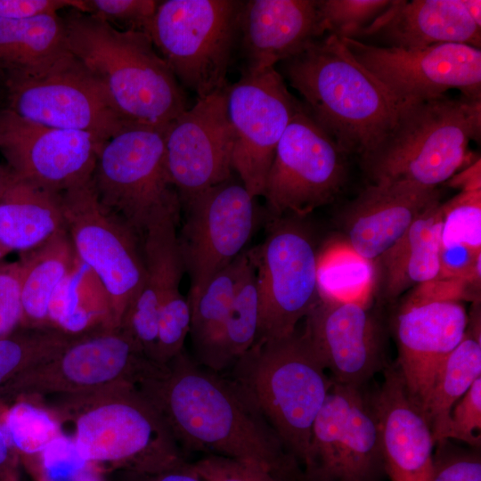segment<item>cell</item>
Wrapping results in <instances>:
<instances>
[{
	"label": "cell",
	"instance_id": "obj_8",
	"mask_svg": "<svg viewBox=\"0 0 481 481\" xmlns=\"http://www.w3.org/2000/svg\"><path fill=\"white\" fill-rule=\"evenodd\" d=\"M303 218L273 217L264 242L248 251L256 269L258 294L255 342L291 335L320 298L319 256Z\"/></svg>",
	"mask_w": 481,
	"mask_h": 481
},
{
	"label": "cell",
	"instance_id": "obj_1",
	"mask_svg": "<svg viewBox=\"0 0 481 481\" xmlns=\"http://www.w3.org/2000/svg\"><path fill=\"white\" fill-rule=\"evenodd\" d=\"M136 387L159 412L184 452H204L255 467L278 481H303L301 469L249 393L232 377L184 351Z\"/></svg>",
	"mask_w": 481,
	"mask_h": 481
},
{
	"label": "cell",
	"instance_id": "obj_4",
	"mask_svg": "<svg viewBox=\"0 0 481 481\" xmlns=\"http://www.w3.org/2000/svg\"><path fill=\"white\" fill-rule=\"evenodd\" d=\"M50 398L51 412L74 425L77 450L97 472L155 473L186 462L167 423L135 385Z\"/></svg>",
	"mask_w": 481,
	"mask_h": 481
},
{
	"label": "cell",
	"instance_id": "obj_39",
	"mask_svg": "<svg viewBox=\"0 0 481 481\" xmlns=\"http://www.w3.org/2000/svg\"><path fill=\"white\" fill-rule=\"evenodd\" d=\"M391 3V0H317L325 31L346 38H355Z\"/></svg>",
	"mask_w": 481,
	"mask_h": 481
},
{
	"label": "cell",
	"instance_id": "obj_49",
	"mask_svg": "<svg viewBox=\"0 0 481 481\" xmlns=\"http://www.w3.org/2000/svg\"><path fill=\"white\" fill-rule=\"evenodd\" d=\"M480 178V159H478L467 169L454 175L448 182L450 185L460 188L461 192L473 191L481 189Z\"/></svg>",
	"mask_w": 481,
	"mask_h": 481
},
{
	"label": "cell",
	"instance_id": "obj_20",
	"mask_svg": "<svg viewBox=\"0 0 481 481\" xmlns=\"http://www.w3.org/2000/svg\"><path fill=\"white\" fill-rule=\"evenodd\" d=\"M303 331L335 383L365 387L389 365L383 328L365 302L320 296Z\"/></svg>",
	"mask_w": 481,
	"mask_h": 481
},
{
	"label": "cell",
	"instance_id": "obj_2",
	"mask_svg": "<svg viewBox=\"0 0 481 481\" xmlns=\"http://www.w3.org/2000/svg\"><path fill=\"white\" fill-rule=\"evenodd\" d=\"M281 71L346 155L362 159L395 124L400 104L333 34L282 61Z\"/></svg>",
	"mask_w": 481,
	"mask_h": 481
},
{
	"label": "cell",
	"instance_id": "obj_3",
	"mask_svg": "<svg viewBox=\"0 0 481 481\" xmlns=\"http://www.w3.org/2000/svg\"><path fill=\"white\" fill-rule=\"evenodd\" d=\"M67 46L131 127H166L189 107L183 87L145 32L118 30L76 9L61 15Z\"/></svg>",
	"mask_w": 481,
	"mask_h": 481
},
{
	"label": "cell",
	"instance_id": "obj_42",
	"mask_svg": "<svg viewBox=\"0 0 481 481\" xmlns=\"http://www.w3.org/2000/svg\"><path fill=\"white\" fill-rule=\"evenodd\" d=\"M458 440L474 449L481 444V377L453 405L444 440Z\"/></svg>",
	"mask_w": 481,
	"mask_h": 481
},
{
	"label": "cell",
	"instance_id": "obj_50",
	"mask_svg": "<svg viewBox=\"0 0 481 481\" xmlns=\"http://www.w3.org/2000/svg\"><path fill=\"white\" fill-rule=\"evenodd\" d=\"M17 178L18 175L7 164L0 165V200Z\"/></svg>",
	"mask_w": 481,
	"mask_h": 481
},
{
	"label": "cell",
	"instance_id": "obj_51",
	"mask_svg": "<svg viewBox=\"0 0 481 481\" xmlns=\"http://www.w3.org/2000/svg\"><path fill=\"white\" fill-rule=\"evenodd\" d=\"M462 4L473 21L481 28V1L462 0Z\"/></svg>",
	"mask_w": 481,
	"mask_h": 481
},
{
	"label": "cell",
	"instance_id": "obj_46",
	"mask_svg": "<svg viewBox=\"0 0 481 481\" xmlns=\"http://www.w3.org/2000/svg\"><path fill=\"white\" fill-rule=\"evenodd\" d=\"M67 9L84 12V0H0V19H29Z\"/></svg>",
	"mask_w": 481,
	"mask_h": 481
},
{
	"label": "cell",
	"instance_id": "obj_18",
	"mask_svg": "<svg viewBox=\"0 0 481 481\" xmlns=\"http://www.w3.org/2000/svg\"><path fill=\"white\" fill-rule=\"evenodd\" d=\"M225 86L198 99L164 131L167 170L180 204L232 175Z\"/></svg>",
	"mask_w": 481,
	"mask_h": 481
},
{
	"label": "cell",
	"instance_id": "obj_12",
	"mask_svg": "<svg viewBox=\"0 0 481 481\" xmlns=\"http://www.w3.org/2000/svg\"><path fill=\"white\" fill-rule=\"evenodd\" d=\"M303 481H382L380 430L370 393L332 381L301 464Z\"/></svg>",
	"mask_w": 481,
	"mask_h": 481
},
{
	"label": "cell",
	"instance_id": "obj_41",
	"mask_svg": "<svg viewBox=\"0 0 481 481\" xmlns=\"http://www.w3.org/2000/svg\"><path fill=\"white\" fill-rule=\"evenodd\" d=\"M85 12L122 31L147 33L159 1L84 0Z\"/></svg>",
	"mask_w": 481,
	"mask_h": 481
},
{
	"label": "cell",
	"instance_id": "obj_36",
	"mask_svg": "<svg viewBox=\"0 0 481 481\" xmlns=\"http://www.w3.org/2000/svg\"><path fill=\"white\" fill-rule=\"evenodd\" d=\"M372 278L371 262L356 254L346 243L335 245L319 257L321 297L367 303Z\"/></svg>",
	"mask_w": 481,
	"mask_h": 481
},
{
	"label": "cell",
	"instance_id": "obj_40",
	"mask_svg": "<svg viewBox=\"0 0 481 481\" xmlns=\"http://www.w3.org/2000/svg\"><path fill=\"white\" fill-rule=\"evenodd\" d=\"M191 328V310L181 293L166 299L160 307L154 362L165 364L183 351Z\"/></svg>",
	"mask_w": 481,
	"mask_h": 481
},
{
	"label": "cell",
	"instance_id": "obj_14",
	"mask_svg": "<svg viewBox=\"0 0 481 481\" xmlns=\"http://www.w3.org/2000/svg\"><path fill=\"white\" fill-rule=\"evenodd\" d=\"M164 131L121 130L103 143L93 174L101 204L141 237L157 208L180 201L167 170Z\"/></svg>",
	"mask_w": 481,
	"mask_h": 481
},
{
	"label": "cell",
	"instance_id": "obj_16",
	"mask_svg": "<svg viewBox=\"0 0 481 481\" xmlns=\"http://www.w3.org/2000/svg\"><path fill=\"white\" fill-rule=\"evenodd\" d=\"M300 104L275 67L242 71L225 86L232 168L252 198L263 196L276 147Z\"/></svg>",
	"mask_w": 481,
	"mask_h": 481
},
{
	"label": "cell",
	"instance_id": "obj_54",
	"mask_svg": "<svg viewBox=\"0 0 481 481\" xmlns=\"http://www.w3.org/2000/svg\"><path fill=\"white\" fill-rule=\"evenodd\" d=\"M2 262H0V265H1Z\"/></svg>",
	"mask_w": 481,
	"mask_h": 481
},
{
	"label": "cell",
	"instance_id": "obj_34",
	"mask_svg": "<svg viewBox=\"0 0 481 481\" xmlns=\"http://www.w3.org/2000/svg\"><path fill=\"white\" fill-rule=\"evenodd\" d=\"M249 260L248 251L242 252L216 273L197 297L188 300L191 310L189 334L196 358L225 320Z\"/></svg>",
	"mask_w": 481,
	"mask_h": 481
},
{
	"label": "cell",
	"instance_id": "obj_6",
	"mask_svg": "<svg viewBox=\"0 0 481 481\" xmlns=\"http://www.w3.org/2000/svg\"><path fill=\"white\" fill-rule=\"evenodd\" d=\"M231 368L301 469L332 384L304 331L255 342Z\"/></svg>",
	"mask_w": 481,
	"mask_h": 481
},
{
	"label": "cell",
	"instance_id": "obj_5",
	"mask_svg": "<svg viewBox=\"0 0 481 481\" xmlns=\"http://www.w3.org/2000/svg\"><path fill=\"white\" fill-rule=\"evenodd\" d=\"M481 134V99L446 95L401 103L391 131L361 159L371 183L436 188L463 166Z\"/></svg>",
	"mask_w": 481,
	"mask_h": 481
},
{
	"label": "cell",
	"instance_id": "obj_29",
	"mask_svg": "<svg viewBox=\"0 0 481 481\" xmlns=\"http://www.w3.org/2000/svg\"><path fill=\"white\" fill-rule=\"evenodd\" d=\"M71 240L65 228L37 248L22 252L20 281V327L49 326L48 306L62 278L75 263Z\"/></svg>",
	"mask_w": 481,
	"mask_h": 481
},
{
	"label": "cell",
	"instance_id": "obj_10",
	"mask_svg": "<svg viewBox=\"0 0 481 481\" xmlns=\"http://www.w3.org/2000/svg\"><path fill=\"white\" fill-rule=\"evenodd\" d=\"M61 202L75 253L106 290L110 328L120 329L145 277L142 237L101 204L93 177L62 192Z\"/></svg>",
	"mask_w": 481,
	"mask_h": 481
},
{
	"label": "cell",
	"instance_id": "obj_22",
	"mask_svg": "<svg viewBox=\"0 0 481 481\" xmlns=\"http://www.w3.org/2000/svg\"><path fill=\"white\" fill-rule=\"evenodd\" d=\"M180 206V201L167 204L149 217L142 236L144 281L120 327L153 362L161 305L181 294L180 281L184 268L176 232Z\"/></svg>",
	"mask_w": 481,
	"mask_h": 481
},
{
	"label": "cell",
	"instance_id": "obj_30",
	"mask_svg": "<svg viewBox=\"0 0 481 481\" xmlns=\"http://www.w3.org/2000/svg\"><path fill=\"white\" fill-rule=\"evenodd\" d=\"M47 322L73 336L111 330L106 290L91 268L77 257L51 297Z\"/></svg>",
	"mask_w": 481,
	"mask_h": 481
},
{
	"label": "cell",
	"instance_id": "obj_52",
	"mask_svg": "<svg viewBox=\"0 0 481 481\" xmlns=\"http://www.w3.org/2000/svg\"><path fill=\"white\" fill-rule=\"evenodd\" d=\"M75 481H107L103 474L95 470L82 473Z\"/></svg>",
	"mask_w": 481,
	"mask_h": 481
},
{
	"label": "cell",
	"instance_id": "obj_13",
	"mask_svg": "<svg viewBox=\"0 0 481 481\" xmlns=\"http://www.w3.org/2000/svg\"><path fill=\"white\" fill-rule=\"evenodd\" d=\"M346 154L301 103L286 127L263 197L271 217H305L329 204L346 178Z\"/></svg>",
	"mask_w": 481,
	"mask_h": 481
},
{
	"label": "cell",
	"instance_id": "obj_48",
	"mask_svg": "<svg viewBox=\"0 0 481 481\" xmlns=\"http://www.w3.org/2000/svg\"><path fill=\"white\" fill-rule=\"evenodd\" d=\"M19 459L8 442L0 419V481H20Z\"/></svg>",
	"mask_w": 481,
	"mask_h": 481
},
{
	"label": "cell",
	"instance_id": "obj_33",
	"mask_svg": "<svg viewBox=\"0 0 481 481\" xmlns=\"http://www.w3.org/2000/svg\"><path fill=\"white\" fill-rule=\"evenodd\" d=\"M257 324V273L249 258L225 320L195 361L217 372L231 368L253 346Z\"/></svg>",
	"mask_w": 481,
	"mask_h": 481
},
{
	"label": "cell",
	"instance_id": "obj_28",
	"mask_svg": "<svg viewBox=\"0 0 481 481\" xmlns=\"http://www.w3.org/2000/svg\"><path fill=\"white\" fill-rule=\"evenodd\" d=\"M442 203H437L408 228L379 260L383 269L384 296L393 300L413 285L438 279L442 232Z\"/></svg>",
	"mask_w": 481,
	"mask_h": 481
},
{
	"label": "cell",
	"instance_id": "obj_38",
	"mask_svg": "<svg viewBox=\"0 0 481 481\" xmlns=\"http://www.w3.org/2000/svg\"><path fill=\"white\" fill-rule=\"evenodd\" d=\"M441 244L481 250V189L463 191L442 204Z\"/></svg>",
	"mask_w": 481,
	"mask_h": 481
},
{
	"label": "cell",
	"instance_id": "obj_17",
	"mask_svg": "<svg viewBox=\"0 0 481 481\" xmlns=\"http://www.w3.org/2000/svg\"><path fill=\"white\" fill-rule=\"evenodd\" d=\"M183 204L185 219L177 236L184 272L190 278L187 300H191L242 253L253 233L257 211L255 198L233 175Z\"/></svg>",
	"mask_w": 481,
	"mask_h": 481
},
{
	"label": "cell",
	"instance_id": "obj_23",
	"mask_svg": "<svg viewBox=\"0 0 481 481\" xmlns=\"http://www.w3.org/2000/svg\"><path fill=\"white\" fill-rule=\"evenodd\" d=\"M439 202L436 188L371 183L344 210L346 243L370 262L379 259L419 216Z\"/></svg>",
	"mask_w": 481,
	"mask_h": 481
},
{
	"label": "cell",
	"instance_id": "obj_9",
	"mask_svg": "<svg viewBox=\"0 0 481 481\" xmlns=\"http://www.w3.org/2000/svg\"><path fill=\"white\" fill-rule=\"evenodd\" d=\"M2 75L5 109L24 119L87 132L103 143L131 127L100 81L69 50L37 71Z\"/></svg>",
	"mask_w": 481,
	"mask_h": 481
},
{
	"label": "cell",
	"instance_id": "obj_15",
	"mask_svg": "<svg viewBox=\"0 0 481 481\" xmlns=\"http://www.w3.org/2000/svg\"><path fill=\"white\" fill-rule=\"evenodd\" d=\"M338 38L399 104L440 97L450 89L481 99L480 48L457 43L399 48Z\"/></svg>",
	"mask_w": 481,
	"mask_h": 481
},
{
	"label": "cell",
	"instance_id": "obj_11",
	"mask_svg": "<svg viewBox=\"0 0 481 481\" xmlns=\"http://www.w3.org/2000/svg\"><path fill=\"white\" fill-rule=\"evenodd\" d=\"M160 363L150 360L123 329L79 336L55 358L0 386V404L74 395L117 384L137 385Z\"/></svg>",
	"mask_w": 481,
	"mask_h": 481
},
{
	"label": "cell",
	"instance_id": "obj_47",
	"mask_svg": "<svg viewBox=\"0 0 481 481\" xmlns=\"http://www.w3.org/2000/svg\"><path fill=\"white\" fill-rule=\"evenodd\" d=\"M103 475L107 481H202L192 463L188 461L155 473L116 470Z\"/></svg>",
	"mask_w": 481,
	"mask_h": 481
},
{
	"label": "cell",
	"instance_id": "obj_43",
	"mask_svg": "<svg viewBox=\"0 0 481 481\" xmlns=\"http://www.w3.org/2000/svg\"><path fill=\"white\" fill-rule=\"evenodd\" d=\"M430 481H481V458L477 449L462 450L449 440L436 444Z\"/></svg>",
	"mask_w": 481,
	"mask_h": 481
},
{
	"label": "cell",
	"instance_id": "obj_26",
	"mask_svg": "<svg viewBox=\"0 0 481 481\" xmlns=\"http://www.w3.org/2000/svg\"><path fill=\"white\" fill-rule=\"evenodd\" d=\"M379 37L390 47L418 48L442 43L481 45V28L462 0H392L354 39Z\"/></svg>",
	"mask_w": 481,
	"mask_h": 481
},
{
	"label": "cell",
	"instance_id": "obj_35",
	"mask_svg": "<svg viewBox=\"0 0 481 481\" xmlns=\"http://www.w3.org/2000/svg\"><path fill=\"white\" fill-rule=\"evenodd\" d=\"M79 336L67 334L52 326H19L0 337V386L55 358Z\"/></svg>",
	"mask_w": 481,
	"mask_h": 481
},
{
	"label": "cell",
	"instance_id": "obj_53",
	"mask_svg": "<svg viewBox=\"0 0 481 481\" xmlns=\"http://www.w3.org/2000/svg\"><path fill=\"white\" fill-rule=\"evenodd\" d=\"M10 251L0 243V262Z\"/></svg>",
	"mask_w": 481,
	"mask_h": 481
},
{
	"label": "cell",
	"instance_id": "obj_25",
	"mask_svg": "<svg viewBox=\"0 0 481 481\" xmlns=\"http://www.w3.org/2000/svg\"><path fill=\"white\" fill-rule=\"evenodd\" d=\"M370 393L379 423L386 477L390 481H430L435 442L429 425L410 399L395 366L383 371Z\"/></svg>",
	"mask_w": 481,
	"mask_h": 481
},
{
	"label": "cell",
	"instance_id": "obj_32",
	"mask_svg": "<svg viewBox=\"0 0 481 481\" xmlns=\"http://www.w3.org/2000/svg\"><path fill=\"white\" fill-rule=\"evenodd\" d=\"M480 377L481 337L467 328L462 340L440 366L421 408L435 444L444 440L453 405Z\"/></svg>",
	"mask_w": 481,
	"mask_h": 481
},
{
	"label": "cell",
	"instance_id": "obj_31",
	"mask_svg": "<svg viewBox=\"0 0 481 481\" xmlns=\"http://www.w3.org/2000/svg\"><path fill=\"white\" fill-rule=\"evenodd\" d=\"M69 52L59 13L0 19V73L37 71Z\"/></svg>",
	"mask_w": 481,
	"mask_h": 481
},
{
	"label": "cell",
	"instance_id": "obj_21",
	"mask_svg": "<svg viewBox=\"0 0 481 481\" xmlns=\"http://www.w3.org/2000/svg\"><path fill=\"white\" fill-rule=\"evenodd\" d=\"M469 318L459 301L406 302L395 320L396 369L420 410L447 355L465 336Z\"/></svg>",
	"mask_w": 481,
	"mask_h": 481
},
{
	"label": "cell",
	"instance_id": "obj_37",
	"mask_svg": "<svg viewBox=\"0 0 481 481\" xmlns=\"http://www.w3.org/2000/svg\"><path fill=\"white\" fill-rule=\"evenodd\" d=\"M8 442L19 457L40 456L62 434L59 420L37 402L27 399L8 404L1 420Z\"/></svg>",
	"mask_w": 481,
	"mask_h": 481
},
{
	"label": "cell",
	"instance_id": "obj_7",
	"mask_svg": "<svg viewBox=\"0 0 481 481\" xmlns=\"http://www.w3.org/2000/svg\"><path fill=\"white\" fill-rule=\"evenodd\" d=\"M244 1L159 2L147 34L180 85L204 98L226 85Z\"/></svg>",
	"mask_w": 481,
	"mask_h": 481
},
{
	"label": "cell",
	"instance_id": "obj_24",
	"mask_svg": "<svg viewBox=\"0 0 481 481\" xmlns=\"http://www.w3.org/2000/svg\"><path fill=\"white\" fill-rule=\"evenodd\" d=\"M325 32L317 0L244 1L239 29L242 71L275 67Z\"/></svg>",
	"mask_w": 481,
	"mask_h": 481
},
{
	"label": "cell",
	"instance_id": "obj_45",
	"mask_svg": "<svg viewBox=\"0 0 481 481\" xmlns=\"http://www.w3.org/2000/svg\"><path fill=\"white\" fill-rule=\"evenodd\" d=\"M21 265L20 261L0 265V337L20 326Z\"/></svg>",
	"mask_w": 481,
	"mask_h": 481
},
{
	"label": "cell",
	"instance_id": "obj_27",
	"mask_svg": "<svg viewBox=\"0 0 481 481\" xmlns=\"http://www.w3.org/2000/svg\"><path fill=\"white\" fill-rule=\"evenodd\" d=\"M63 228L61 192L18 176L0 200V243L10 252L31 250Z\"/></svg>",
	"mask_w": 481,
	"mask_h": 481
},
{
	"label": "cell",
	"instance_id": "obj_19",
	"mask_svg": "<svg viewBox=\"0 0 481 481\" xmlns=\"http://www.w3.org/2000/svg\"><path fill=\"white\" fill-rule=\"evenodd\" d=\"M103 143L93 135L55 128L0 110V151L21 179L50 190L90 180Z\"/></svg>",
	"mask_w": 481,
	"mask_h": 481
},
{
	"label": "cell",
	"instance_id": "obj_44",
	"mask_svg": "<svg viewBox=\"0 0 481 481\" xmlns=\"http://www.w3.org/2000/svg\"><path fill=\"white\" fill-rule=\"evenodd\" d=\"M192 465L202 481H278L257 467L216 454H207Z\"/></svg>",
	"mask_w": 481,
	"mask_h": 481
}]
</instances>
